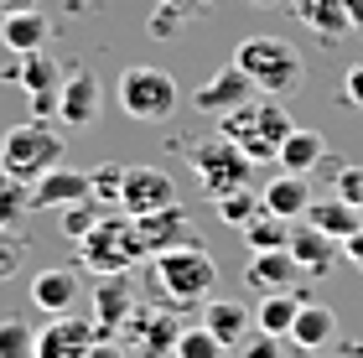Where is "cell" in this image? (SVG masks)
<instances>
[{
    "instance_id": "6da1fadb",
    "label": "cell",
    "mask_w": 363,
    "mask_h": 358,
    "mask_svg": "<svg viewBox=\"0 0 363 358\" xmlns=\"http://www.w3.org/2000/svg\"><path fill=\"white\" fill-rule=\"evenodd\" d=\"M218 286V265L203 244H182V250L151 254V291L161 306H203Z\"/></svg>"
},
{
    "instance_id": "7a4b0ae2",
    "label": "cell",
    "mask_w": 363,
    "mask_h": 358,
    "mask_svg": "<svg viewBox=\"0 0 363 358\" xmlns=\"http://www.w3.org/2000/svg\"><path fill=\"white\" fill-rule=\"evenodd\" d=\"M234 62H239V73L255 84L259 99H286V94H296L301 78H306L301 52H296L291 42H280V37H244L234 47Z\"/></svg>"
},
{
    "instance_id": "3957f363",
    "label": "cell",
    "mask_w": 363,
    "mask_h": 358,
    "mask_svg": "<svg viewBox=\"0 0 363 358\" xmlns=\"http://www.w3.org/2000/svg\"><path fill=\"white\" fill-rule=\"evenodd\" d=\"M78 254H84V270H94L99 281L104 275H125L135 270L145 259V239H140V223L120 213V208H109L104 218L94 223V229L78 239Z\"/></svg>"
},
{
    "instance_id": "277c9868",
    "label": "cell",
    "mask_w": 363,
    "mask_h": 358,
    "mask_svg": "<svg viewBox=\"0 0 363 358\" xmlns=\"http://www.w3.org/2000/svg\"><path fill=\"white\" fill-rule=\"evenodd\" d=\"M296 130V120L280 109V99H250L244 109L218 120V135L234 140L250 161H275L280 156V140Z\"/></svg>"
},
{
    "instance_id": "5b68a950",
    "label": "cell",
    "mask_w": 363,
    "mask_h": 358,
    "mask_svg": "<svg viewBox=\"0 0 363 358\" xmlns=\"http://www.w3.org/2000/svg\"><path fill=\"white\" fill-rule=\"evenodd\" d=\"M62 135L52 125H42V120H26V125H16L6 130V140H0V172L11 177V182H42L52 167H62Z\"/></svg>"
},
{
    "instance_id": "8992f818",
    "label": "cell",
    "mask_w": 363,
    "mask_h": 358,
    "mask_svg": "<svg viewBox=\"0 0 363 358\" xmlns=\"http://www.w3.org/2000/svg\"><path fill=\"white\" fill-rule=\"evenodd\" d=\"M114 99H120V109L130 120L140 125H161L177 115V78L167 68H151V62H140V68H125L120 73V89H114Z\"/></svg>"
},
{
    "instance_id": "52a82bcc",
    "label": "cell",
    "mask_w": 363,
    "mask_h": 358,
    "mask_svg": "<svg viewBox=\"0 0 363 358\" xmlns=\"http://www.w3.org/2000/svg\"><path fill=\"white\" fill-rule=\"evenodd\" d=\"M192 172H197V182H203V192L213 203L228 198V192H244L255 182V161L244 156L234 140H223V135L192 151Z\"/></svg>"
},
{
    "instance_id": "ba28073f",
    "label": "cell",
    "mask_w": 363,
    "mask_h": 358,
    "mask_svg": "<svg viewBox=\"0 0 363 358\" xmlns=\"http://www.w3.org/2000/svg\"><path fill=\"white\" fill-rule=\"evenodd\" d=\"M6 84H16L31 99V120H52L57 115V94H62V68L47 52H26L6 68Z\"/></svg>"
},
{
    "instance_id": "9c48e42d",
    "label": "cell",
    "mask_w": 363,
    "mask_h": 358,
    "mask_svg": "<svg viewBox=\"0 0 363 358\" xmlns=\"http://www.w3.org/2000/svg\"><path fill=\"white\" fill-rule=\"evenodd\" d=\"M172 203H177V182H172V172H161V167H125L120 213L145 218V213H161V208H172Z\"/></svg>"
},
{
    "instance_id": "30bf717a",
    "label": "cell",
    "mask_w": 363,
    "mask_h": 358,
    "mask_svg": "<svg viewBox=\"0 0 363 358\" xmlns=\"http://www.w3.org/2000/svg\"><path fill=\"white\" fill-rule=\"evenodd\" d=\"M130 337V348H135V358H167L177 353V337H182V322L172 312H161V306H135V312L125 317V328Z\"/></svg>"
},
{
    "instance_id": "8fae6325",
    "label": "cell",
    "mask_w": 363,
    "mask_h": 358,
    "mask_svg": "<svg viewBox=\"0 0 363 358\" xmlns=\"http://www.w3.org/2000/svg\"><path fill=\"white\" fill-rule=\"evenodd\" d=\"M104 115V89L89 68H68L62 73V94H57V120L73 130H94Z\"/></svg>"
},
{
    "instance_id": "7c38bea8",
    "label": "cell",
    "mask_w": 363,
    "mask_h": 358,
    "mask_svg": "<svg viewBox=\"0 0 363 358\" xmlns=\"http://www.w3.org/2000/svg\"><path fill=\"white\" fill-rule=\"evenodd\" d=\"M99 343V328L73 312L47 317L37 328V358H89V348Z\"/></svg>"
},
{
    "instance_id": "4fadbf2b",
    "label": "cell",
    "mask_w": 363,
    "mask_h": 358,
    "mask_svg": "<svg viewBox=\"0 0 363 358\" xmlns=\"http://www.w3.org/2000/svg\"><path fill=\"white\" fill-rule=\"evenodd\" d=\"M250 99H255V84L239 73V62H228V68H218L213 78H203L197 94H192V104L203 109V115H213V120L234 115V109H244Z\"/></svg>"
},
{
    "instance_id": "5bb4252c",
    "label": "cell",
    "mask_w": 363,
    "mask_h": 358,
    "mask_svg": "<svg viewBox=\"0 0 363 358\" xmlns=\"http://www.w3.org/2000/svg\"><path fill=\"white\" fill-rule=\"evenodd\" d=\"M135 223H140L145 254H167V250H182V244H197V229H192V218H187V208H182V203L161 208V213H145Z\"/></svg>"
},
{
    "instance_id": "9a60e30c",
    "label": "cell",
    "mask_w": 363,
    "mask_h": 358,
    "mask_svg": "<svg viewBox=\"0 0 363 358\" xmlns=\"http://www.w3.org/2000/svg\"><path fill=\"white\" fill-rule=\"evenodd\" d=\"M26 296H31V306H37L42 317H62V312H73V301H78V275L68 265H42L31 275Z\"/></svg>"
},
{
    "instance_id": "2e32d148",
    "label": "cell",
    "mask_w": 363,
    "mask_h": 358,
    "mask_svg": "<svg viewBox=\"0 0 363 358\" xmlns=\"http://www.w3.org/2000/svg\"><path fill=\"white\" fill-rule=\"evenodd\" d=\"M296 259L291 250H250V259H244V286L259 291V296H275V291H291L296 286Z\"/></svg>"
},
{
    "instance_id": "e0dca14e",
    "label": "cell",
    "mask_w": 363,
    "mask_h": 358,
    "mask_svg": "<svg viewBox=\"0 0 363 358\" xmlns=\"http://www.w3.org/2000/svg\"><path fill=\"white\" fill-rule=\"evenodd\" d=\"M94 198L89 192V172H73V167H52L42 177V182H31V208H73V203H84Z\"/></svg>"
},
{
    "instance_id": "ac0fdd59",
    "label": "cell",
    "mask_w": 363,
    "mask_h": 358,
    "mask_svg": "<svg viewBox=\"0 0 363 358\" xmlns=\"http://www.w3.org/2000/svg\"><path fill=\"white\" fill-rule=\"evenodd\" d=\"M291 6V16L301 21L311 37H322L327 47H337L342 37H348V11H342V0H286Z\"/></svg>"
},
{
    "instance_id": "d6986e66",
    "label": "cell",
    "mask_w": 363,
    "mask_h": 358,
    "mask_svg": "<svg viewBox=\"0 0 363 358\" xmlns=\"http://www.w3.org/2000/svg\"><path fill=\"white\" fill-rule=\"evenodd\" d=\"M259 203H265V213L296 223V218H306V208H311V182H306L301 172H280V177H270V182H265Z\"/></svg>"
},
{
    "instance_id": "ffe728a7",
    "label": "cell",
    "mask_w": 363,
    "mask_h": 358,
    "mask_svg": "<svg viewBox=\"0 0 363 358\" xmlns=\"http://www.w3.org/2000/svg\"><path fill=\"white\" fill-rule=\"evenodd\" d=\"M291 343L301 353L333 348L337 343V312H333V306H322V301H301V312H296V322H291Z\"/></svg>"
},
{
    "instance_id": "44dd1931",
    "label": "cell",
    "mask_w": 363,
    "mask_h": 358,
    "mask_svg": "<svg viewBox=\"0 0 363 358\" xmlns=\"http://www.w3.org/2000/svg\"><path fill=\"white\" fill-rule=\"evenodd\" d=\"M47 37H52V21H47L37 6H26V11H6V16H0V42H6L16 57L42 52V42H47Z\"/></svg>"
},
{
    "instance_id": "7402d4cb",
    "label": "cell",
    "mask_w": 363,
    "mask_h": 358,
    "mask_svg": "<svg viewBox=\"0 0 363 358\" xmlns=\"http://www.w3.org/2000/svg\"><path fill=\"white\" fill-rule=\"evenodd\" d=\"M130 312H135V296H130L125 275H104L99 291H94V328H99V337H114L125 328Z\"/></svg>"
},
{
    "instance_id": "603a6c76",
    "label": "cell",
    "mask_w": 363,
    "mask_h": 358,
    "mask_svg": "<svg viewBox=\"0 0 363 358\" xmlns=\"http://www.w3.org/2000/svg\"><path fill=\"white\" fill-rule=\"evenodd\" d=\"M306 223H311V229H322L327 239H353V234L363 229V203H348V198H311Z\"/></svg>"
},
{
    "instance_id": "cb8c5ba5",
    "label": "cell",
    "mask_w": 363,
    "mask_h": 358,
    "mask_svg": "<svg viewBox=\"0 0 363 358\" xmlns=\"http://www.w3.org/2000/svg\"><path fill=\"white\" fill-rule=\"evenodd\" d=\"M337 239H327L322 229H311V223H301V229H291V259H296V270L301 275H327L337 265V250H333Z\"/></svg>"
},
{
    "instance_id": "d4e9b609",
    "label": "cell",
    "mask_w": 363,
    "mask_h": 358,
    "mask_svg": "<svg viewBox=\"0 0 363 358\" xmlns=\"http://www.w3.org/2000/svg\"><path fill=\"white\" fill-rule=\"evenodd\" d=\"M203 328L218 337L223 348H239L244 337H250V306L223 301V296H208V301H203Z\"/></svg>"
},
{
    "instance_id": "484cf974",
    "label": "cell",
    "mask_w": 363,
    "mask_h": 358,
    "mask_svg": "<svg viewBox=\"0 0 363 358\" xmlns=\"http://www.w3.org/2000/svg\"><path fill=\"white\" fill-rule=\"evenodd\" d=\"M280 167L286 172H301V177H311L327 161V140H322V130H306V125H296L286 140H280Z\"/></svg>"
},
{
    "instance_id": "4316f807",
    "label": "cell",
    "mask_w": 363,
    "mask_h": 358,
    "mask_svg": "<svg viewBox=\"0 0 363 358\" xmlns=\"http://www.w3.org/2000/svg\"><path fill=\"white\" fill-rule=\"evenodd\" d=\"M301 312V291H275V296H259L255 306V328L270 337H291V322Z\"/></svg>"
},
{
    "instance_id": "83f0119b",
    "label": "cell",
    "mask_w": 363,
    "mask_h": 358,
    "mask_svg": "<svg viewBox=\"0 0 363 358\" xmlns=\"http://www.w3.org/2000/svg\"><path fill=\"white\" fill-rule=\"evenodd\" d=\"M0 358H37V328L21 317H0Z\"/></svg>"
},
{
    "instance_id": "f1b7e54d",
    "label": "cell",
    "mask_w": 363,
    "mask_h": 358,
    "mask_svg": "<svg viewBox=\"0 0 363 358\" xmlns=\"http://www.w3.org/2000/svg\"><path fill=\"white\" fill-rule=\"evenodd\" d=\"M244 244H250V250H286L291 244V223L275 218V213H259L250 229H244Z\"/></svg>"
},
{
    "instance_id": "f546056e",
    "label": "cell",
    "mask_w": 363,
    "mask_h": 358,
    "mask_svg": "<svg viewBox=\"0 0 363 358\" xmlns=\"http://www.w3.org/2000/svg\"><path fill=\"white\" fill-rule=\"evenodd\" d=\"M259 213H265V203H259L250 187H244V192H228V198H218V218L228 223V229H250Z\"/></svg>"
},
{
    "instance_id": "4dcf8cb0",
    "label": "cell",
    "mask_w": 363,
    "mask_h": 358,
    "mask_svg": "<svg viewBox=\"0 0 363 358\" xmlns=\"http://www.w3.org/2000/svg\"><path fill=\"white\" fill-rule=\"evenodd\" d=\"M120 187H125V167H120V161H99V167L89 172V192H94V203L120 208Z\"/></svg>"
},
{
    "instance_id": "1f68e13d",
    "label": "cell",
    "mask_w": 363,
    "mask_h": 358,
    "mask_svg": "<svg viewBox=\"0 0 363 358\" xmlns=\"http://www.w3.org/2000/svg\"><path fill=\"white\" fill-rule=\"evenodd\" d=\"M104 213H109L104 203H94V198H84V203H73V208H62V213H57V229L68 234V239H84V234L94 229V223L104 218Z\"/></svg>"
},
{
    "instance_id": "d6a6232c",
    "label": "cell",
    "mask_w": 363,
    "mask_h": 358,
    "mask_svg": "<svg viewBox=\"0 0 363 358\" xmlns=\"http://www.w3.org/2000/svg\"><path fill=\"white\" fill-rule=\"evenodd\" d=\"M228 348L218 343V337H213L203 322H197V328H182V337H177V353L172 358H223Z\"/></svg>"
},
{
    "instance_id": "836d02e7",
    "label": "cell",
    "mask_w": 363,
    "mask_h": 358,
    "mask_svg": "<svg viewBox=\"0 0 363 358\" xmlns=\"http://www.w3.org/2000/svg\"><path fill=\"white\" fill-rule=\"evenodd\" d=\"M21 259H26V239L16 229H0V281H11L21 270Z\"/></svg>"
},
{
    "instance_id": "e575fe53",
    "label": "cell",
    "mask_w": 363,
    "mask_h": 358,
    "mask_svg": "<svg viewBox=\"0 0 363 358\" xmlns=\"http://www.w3.org/2000/svg\"><path fill=\"white\" fill-rule=\"evenodd\" d=\"M182 26H187V16L172 11V6H156V11H151V21H145V31H151V37H177Z\"/></svg>"
},
{
    "instance_id": "d590c367",
    "label": "cell",
    "mask_w": 363,
    "mask_h": 358,
    "mask_svg": "<svg viewBox=\"0 0 363 358\" xmlns=\"http://www.w3.org/2000/svg\"><path fill=\"white\" fill-rule=\"evenodd\" d=\"M234 353H239V358H280V337H270V332H250Z\"/></svg>"
},
{
    "instance_id": "8d00e7d4",
    "label": "cell",
    "mask_w": 363,
    "mask_h": 358,
    "mask_svg": "<svg viewBox=\"0 0 363 358\" xmlns=\"http://www.w3.org/2000/svg\"><path fill=\"white\" fill-rule=\"evenodd\" d=\"M342 104L363 109V62H353V68L342 73Z\"/></svg>"
},
{
    "instance_id": "74e56055",
    "label": "cell",
    "mask_w": 363,
    "mask_h": 358,
    "mask_svg": "<svg viewBox=\"0 0 363 358\" xmlns=\"http://www.w3.org/2000/svg\"><path fill=\"white\" fill-rule=\"evenodd\" d=\"M156 6H172V11H182V16L192 21V16H203V11L213 6V0H156Z\"/></svg>"
},
{
    "instance_id": "f35d334b",
    "label": "cell",
    "mask_w": 363,
    "mask_h": 358,
    "mask_svg": "<svg viewBox=\"0 0 363 358\" xmlns=\"http://www.w3.org/2000/svg\"><path fill=\"white\" fill-rule=\"evenodd\" d=\"M89 358H130V353H125L120 343H114V337H99V343L89 348Z\"/></svg>"
},
{
    "instance_id": "ab89813d",
    "label": "cell",
    "mask_w": 363,
    "mask_h": 358,
    "mask_svg": "<svg viewBox=\"0 0 363 358\" xmlns=\"http://www.w3.org/2000/svg\"><path fill=\"white\" fill-rule=\"evenodd\" d=\"M342 11H348V26L363 31V0H342Z\"/></svg>"
},
{
    "instance_id": "60d3db41",
    "label": "cell",
    "mask_w": 363,
    "mask_h": 358,
    "mask_svg": "<svg viewBox=\"0 0 363 358\" xmlns=\"http://www.w3.org/2000/svg\"><path fill=\"white\" fill-rule=\"evenodd\" d=\"M342 244H348V254H353V259H358V265H363V229H358L353 239H342Z\"/></svg>"
},
{
    "instance_id": "b9f144b4",
    "label": "cell",
    "mask_w": 363,
    "mask_h": 358,
    "mask_svg": "<svg viewBox=\"0 0 363 358\" xmlns=\"http://www.w3.org/2000/svg\"><path fill=\"white\" fill-rule=\"evenodd\" d=\"M250 6H259V11H275V6H286V0H250Z\"/></svg>"
},
{
    "instance_id": "7bdbcfd3",
    "label": "cell",
    "mask_w": 363,
    "mask_h": 358,
    "mask_svg": "<svg viewBox=\"0 0 363 358\" xmlns=\"http://www.w3.org/2000/svg\"><path fill=\"white\" fill-rule=\"evenodd\" d=\"M0 6H6V11H26L31 0H0Z\"/></svg>"
},
{
    "instance_id": "ee69618b",
    "label": "cell",
    "mask_w": 363,
    "mask_h": 358,
    "mask_svg": "<svg viewBox=\"0 0 363 358\" xmlns=\"http://www.w3.org/2000/svg\"><path fill=\"white\" fill-rule=\"evenodd\" d=\"M301 358H322V353H301Z\"/></svg>"
}]
</instances>
